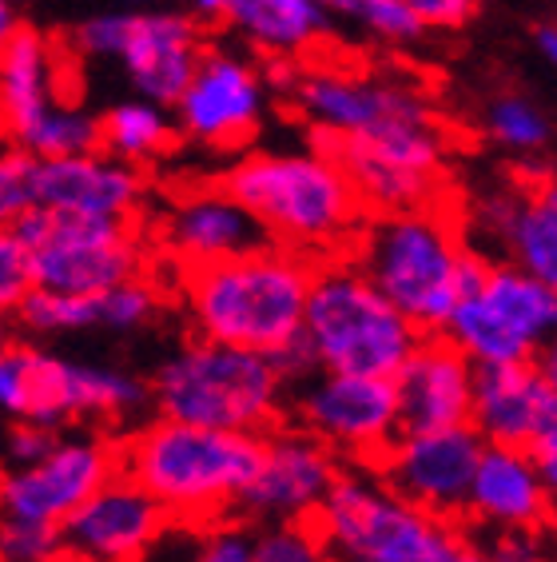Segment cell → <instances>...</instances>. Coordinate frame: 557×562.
<instances>
[{
  "label": "cell",
  "instance_id": "obj_20",
  "mask_svg": "<svg viewBox=\"0 0 557 562\" xmlns=\"http://www.w3.org/2000/svg\"><path fill=\"white\" fill-rule=\"evenodd\" d=\"M144 195H148L144 172L107 151L36 160V207L41 212L132 224L144 207Z\"/></svg>",
  "mask_w": 557,
  "mask_h": 562
},
{
  "label": "cell",
  "instance_id": "obj_15",
  "mask_svg": "<svg viewBox=\"0 0 557 562\" xmlns=\"http://www.w3.org/2000/svg\"><path fill=\"white\" fill-rule=\"evenodd\" d=\"M120 471V447L104 435H56L53 451L33 467H9L0 475V519L60 527L92 491Z\"/></svg>",
  "mask_w": 557,
  "mask_h": 562
},
{
  "label": "cell",
  "instance_id": "obj_10",
  "mask_svg": "<svg viewBox=\"0 0 557 562\" xmlns=\"http://www.w3.org/2000/svg\"><path fill=\"white\" fill-rule=\"evenodd\" d=\"M557 327V288L525 276L514 263H486L482 283L454 307L442 336L474 368L534 363Z\"/></svg>",
  "mask_w": 557,
  "mask_h": 562
},
{
  "label": "cell",
  "instance_id": "obj_42",
  "mask_svg": "<svg viewBox=\"0 0 557 562\" xmlns=\"http://www.w3.org/2000/svg\"><path fill=\"white\" fill-rule=\"evenodd\" d=\"M525 454H530V463L537 467V475H542V483H546L549 491L557 487V431L542 435V439H534V443L525 447Z\"/></svg>",
  "mask_w": 557,
  "mask_h": 562
},
{
  "label": "cell",
  "instance_id": "obj_7",
  "mask_svg": "<svg viewBox=\"0 0 557 562\" xmlns=\"http://www.w3.org/2000/svg\"><path fill=\"white\" fill-rule=\"evenodd\" d=\"M303 336L319 371L395 379L422 331L354 268V260H327L311 271Z\"/></svg>",
  "mask_w": 557,
  "mask_h": 562
},
{
  "label": "cell",
  "instance_id": "obj_2",
  "mask_svg": "<svg viewBox=\"0 0 557 562\" xmlns=\"http://www.w3.org/2000/svg\"><path fill=\"white\" fill-rule=\"evenodd\" d=\"M219 188L263 227L268 244L299 256L346 248L366 220L346 172L319 148L251 151L227 168Z\"/></svg>",
  "mask_w": 557,
  "mask_h": 562
},
{
  "label": "cell",
  "instance_id": "obj_26",
  "mask_svg": "<svg viewBox=\"0 0 557 562\" xmlns=\"http://www.w3.org/2000/svg\"><path fill=\"white\" fill-rule=\"evenodd\" d=\"M502 251L514 268L557 288V192L549 180H530L505 227Z\"/></svg>",
  "mask_w": 557,
  "mask_h": 562
},
{
  "label": "cell",
  "instance_id": "obj_39",
  "mask_svg": "<svg viewBox=\"0 0 557 562\" xmlns=\"http://www.w3.org/2000/svg\"><path fill=\"white\" fill-rule=\"evenodd\" d=\"M486 554H490L493 562H549L542 527L498 530V539H493V547Z\"/></svg>",
  "mask_w": 557,
  "mask_h": 562
},
{
  "label": "cell",
  "instance_id": "obj_33",
  "mask_svg": "<svg viewBox=\"0 0 557 562\" xmlns=\"http://www.w3.org/2000/svg\"><path fill=\"white\" fill-rule=\"evenodd\" d=\"M251 562H331L319 530L307 522H263L251 535Z\"/></svg>",
  "mask_w": 557,
  "mask_h": 562
},
{
  "label": "cell",
  "instance_id": "obj_43",
  "mask_svg": "<svg viewBox=\"0 0 557 562\" xmlns=\"http://www.w3.org/2000/svg\"><path fill=\"white\" fill-rule=\"evenodd\" d=\"M187 4H192L187 16L200 24H219L231 16V9H236V0H187Z\"/></svg>",
  "mask_w": 557,
  "mask_h": 562
},
{
  "label": "cell",
  "instance_id": "obj_18",
  "mask_svg": "<svg viewBox=\"0 0 557 562\" xmlns=\"http://www.w3.org/2000/svg\"><path fill=\"white\" fill-rule=\"evenodd\" d=\"M168 527V515L116 471L56 527V535L60 551L76 562H148Z\"/></svg>",
  "mask_w": 557,
  "mask_h": 562
},
{
  "label": "cell",
  "instance_id": "obj_8",
  "mask_svg": "<svg viewBox=\"0 0 557 562\" xmlns=\"http://www.w3.org/2000/svg\"><path fill=\"white\" fill-rule=\"evenodd\" d=\"M311 527L339 562H446L458 547L451 522L390 491L375 467L339 471Z\"/></svg>",
  "mask_w": 557,
  "mask_h": 562
},
{
  "label": "cell",
  "instance_id": "obj_35",
  "mask_svg": "<svg viewBox=\"0 0 557 562\" xmlns=\"http://www.w3.org/2000/svg\"><path fill=\"white\" fill-rule=\"evenodd\" d=\"M36 207V156L0 140V224H16Z\"/></svg>",
  "mask_w": 557,
  "mask_h": 562
},
{
  "label": "cell",
  "instance_id": "obj_31",
  "mask_svg": "<svg viewBox=\"0 0 557 562\" xmlns=\"http://www.w3.org/2000/svg\"><path fill=\"white\" fill-rule=\"evenodd\" d=\"M16 319L29 331H36V336H68V331H92V327H100L96 295H65L44 292V288L29 292V300L16 307Z\"/></svg>",
  "mask_w": 557,
  "mask_h": 562
},
{
  "label": "cell",
  "instance_id": "obj_5",
  "mask_svg": "<svg viewBox=\"0 0 557 562\" xmlns=\"http://www.w3.org/2000/svg\"><path fill=\"white\" fill-rule=\"evenodd\" d=\"M351 180L363 212H407L442 200V172L451 132L414 80L402 85L390 109L343 140L319 144Z\"/></svg>",
  "mask_w": 557,
  "mask_h": 562
},
{
  "label": "cell",
  "instance_id": "obj_12",
  "mask_svg": "<svg viewBox=\"0 0 557 562\" xmlns=\"http://www.w3.org/2000/svg\"><path fill=\"white\" fill-rule=\"evenodd\" d=\"M16 232L33 251L36 288L65 295H100L116 283L144 276V244L132 224L41 212L16 220Z\"/></svg>",
  "mask_w": 557,
  "mask_h": 562
},
{
  "label": "cell",
  "instance_id": "obj_44",
  "mask_svg": "<svg viewBox=\"0 0 557 562\" xmlns=\"http://www.w3.org/2000/svg\"><path fill=\"white\" fill-rule=\"evenodd\" d=\"M534 44H537V53L546 56V65H554V60H557V29H554V24H537Z\"/></svg>",
  "mask_w": 557,
  "mask_h": 562
},
{
  "label": "cell",
  "instance_id": "obj_34",
  "mask_svg": "<svg viewBox=\"0 0 557 562\" xmlns=\"http://www.w3.org/2000/svg\"><path fill=\"white\" fill-rule=\"evenodd\" d=\"M96 312L100 327H107V331H139V327H148L160 315V288L148 283L144 276L116 283V288L96 295Z\"/></svg>",
  "mask_w": 557,
  "mask_h": 562
},
{
  "label": "cell",
  "instance_id": "obj_22",
  "mask_svg": "<svg viewBox=\"0 0 557 562\" xmlns=\"http://www.w3.org/2000/svg\"><path fill=\"white\" fill-rule=\"evenodd\" d=\"M402 431H442L470 423L474 363L446 336H422L395 375Z\"/></svg>",
  "mask_w": 557,
  "mask_h": 562
},
{
  "label": "cell",
  "instance_id": "obj_21",
  "mask_svg": "<svg viewBox=\"0 0 557 562\" xmlns=\"http://www.w3.org/2000/svg\"><path fill=\"white\" fill-rule=\"evenodd\" d=\"M156 239H160L163 256L180 263L183 271L231 260V256L268 244L263 227L247 216L224 188H192V192L175 195L156 224Z\"/></svg>",
  "mask_w": 557,
  "mask_h": 562
},
{
  "label": "cell",
  "instance_id": "obj_23",
  "mask_svg": "<svg viewBox=\"0 0 557 562\" xmlns=\"http://www.w3.org/2000/svg\"><path fill=\"white\" fill-rule=\"evenodd\" d=\"M554 491L542 483L537 467L522 447H482L478 467L470 475L466 491V510L470 519L486 522L493 530L514 527H546L554 507H549Z\"/></svg>",
  "mask_w": 557,
  "mask_h": 562
},
{
  "label": "cell",
  "instance_id": "obj_28",
  "mask_svg": "<svg viewBox=\"0 0 557 562\" xmlns=\"http://www.w3.org/2000/svg\"><path fill=\"white\" fill-rule=\"evenodd\" d=\"M148 562H251V530L239 522H207V527H168Z\"/></svg>",
  "mask_w": 557,
  "mask_h": 562
},
{
  "label": "cell",
  "instance_id": "obj_36",
  "mask_svg": "<svg viewBox=\"0 0 557 562\" xmlns=\"http://www.w3.org/2000/svg\"><path fill=\"white\" fill-rule=\"evenodd\" d=\"M36 288L33 251L12 224H0V315H16L29 292Z\"/></svg>",
  "mask_w": 557,
  "mask_h": 562
},
{
  "label": "cell",
  "instance_id": "obj_30",
  "mask_svg": "<svg viewBox=\"0 0 557 562\" xmlns=\"http://www.w3.org/2000/svg\"><path fill=\"white\" fill-rule=\"evenodd\" d=\"M486 136L518 160H534L554 140V124L537 100L522 92H505L486 109Z\"/></svg>",
  "mask_w": 557,
  "mask_h": 562
},
{
  "label": "cell",
  "instance_id": "obj_9",
  "mask_svg": "<svg viewBox=\"0 0 557 562\" xmlns=\"http://www.w3.org/2000/svg\"><path fill=\"white\" fill-rule=\"evenodd\" d=\"M148 403V383L107 363L48 356L33 344L0 351V415L65 431L72 419H124Z\"/></svg>",
  "mask_w": 557,
  "mask_h": 562
},
{
  "label": "cell",
  "instance_id": "obj_37",
  "mask_svg": "<svg viewBox=\"0 0 557 562\" xmlns=\"http://www.w3.org/2000/svg\"><path fill=\"white\" fill-rule=\"evenodd\" d=\"M60 551L56 527L24 519H0V562H36Z\"/></svg>",
  "mask_w": 557,
  "mask_h": 562
},
{
  "label": "cell",
  "instance_id": "obj_32",
  "mask_svg": "<svg viewBox=\"0 0 557 562\" xmlns=\"http://www.w3.org/2000/svg\"><path fill=\"white\" fill-rule=\"evenodd\" d=\"M331 21L354 24L359 33L383 44H414L422 36V24L407 12L402 0H319Z\"/></svg>",
  "mask_w": 557,
  "mask_h": 562
},
{
  "label": "cell",
  "instance_id": "obj_40",
  "mask_svg": "<svg viewBox=\"0 0 557 562\" xmlns=\"http://www.w3.org/2000/svg\"><path fill=\"white\" fill-rule=\"evenodd\" d=\"M56 435L60 431H48V427H36V423H16L9 435V467H33L41 463L44 454L53 451Z\"/></svg>",
  "mask_w": 557,
  "mask_h": 562
},
{
  "label": "cell",
  "instance_id": "obj_4",
  "mask_svg": "<svg viewBox=\"0 0 557 562\" xmlns=\"http://www.w3.org/2000/svg\"><path fill=\"white\" fill-rule=\"evenodd\" d=\"M466 239L439 204L383 212L354 236V268L375 283L422 336H442L462 300Z\"/></svg>",
  "mask_w": 557,
  "mask_h": 562
},
{
  "label": "cell",
  "instance_id": "obj_48",
  "mask_svg": "<svg viewBox=\"0 0 557 562\" xmlns=\"http://www.w3.org/2000/svg\"><path fill=\"white\" fill-rule=\"evenodd\" d=\"M36 562H76L72 554H65V551H56V554H44V559H36Z\"/></svg>",
  "mask_w": 557,
  "mask_h": 562
},
{
  "label": "cell",
  "instance_id": "obj_49",
  "mask_svg": "<svg viewBox=\"0 0 557 562\" xmlns=\"http://www.w3.org/2000/svg\"><path fill=\"white\" fill-rule=\"evenodd\" d=\"M128 4H168V0H128Z\"/></svg>",
  "mask_w": 557,
  "mask_h": 562
},
{
  "label": "cell",
  "instance_id": "obj_24",
  "mask_svg": "<svg viewBox=\"0 0 557 562\" xmlns=\"http://www.w3.org/2000/svg\"><path fill=\"white\" fill-rule=\"evenodd\" d=\"M65 60L48 36L36 29H16L0 48V132L16 144L36 120L60 104Z\"/></svg>",
  "mask_w": 557,
  "mask_h": 562
},
{
  "label": "cell",
  "instance_id": "obj_45",
  "mask_svg": "<svg viewBox=\"0 0 557 562\" xmlns=\"http://www.w3.org/2000/svg\"><path fill=\"white\" fill-rule=\"evenodd\" d=\"M21 29V16H16V4L12 0H0V48H4V41H9L12 33Z\"/></svg>",
  "mask_w": 557,
  "mask_h": 562
},
{
  "label": "cell",
  "instance_id": "obj_11",
  "mask_svg": "<svg viewBox=\"0 0 557 562\" xmlns=\"http://www.w3.org/2000/svg\"><path fill=\"white\" fill-rule=\"evenodd\" d=\"M76 48L92 60H116L139 100L172 109L204 56V29L187 12H100L76 29Z\"/></svg>",
  "mask_w": 557,
  "mask_h": 562
},
{
  "label": "cell",
  "instance_id": "obj_6",
  "mask_svg": "<svg viewBox=\"0 0 557 562\" xmlns=\"http://www.w3.org/2000/svg\"><path fill=\"white\" fill-rule=\"evenodd\" d=\"M148 400L156 403L160 419L268 435L287 412V383L271 356L215 339H192L160 363Z\"/></svg>",
  "mask_w": 557,
  "mask_h": 562
},
{
  "label": "cell",
  "instance_id": "obj_16",
  "mask_svg": "<svg viewBox=\"0 0 557 562\" xmlns=\"http://www.w3.org/2000/svg\"><path fill=\"white\" fill-rule=\"evenodd\" d=\"M482 447L486 443L470 423L442 427V431H402L386 447L375 471L407 503L451 522L466 510V491H470V475Z\"/></svg>",
  "mask_w": 557,
  "mask_h": 562
},
{
  "label": "cell",
  "instance_id": "obj_14",
  "mask_svg": "<svg viewBox=\"0 0 557 562\" xmlns=\"http://www.w3.org/2000/svg\"><path fill=\"white\" fill-rule=\"evenodd\" d=\"M268 92L259 72L236 48H204L192 80L175 97V132L207 151H236L251 144L268 116Z\"/></svg>",
  "mask_w": 557,
  "mask_h": 562
},
{
  "label": "cell",
  "instance_id": "obj_17",
  "mask_svg": "<svg viewBox=\"0 0 557 562\" xmlns=\"http://www.w3.org/2000/svg\"><path fill=\"white\" fill-rule=\"evenodd\" d=\"M339 454L303 427H271L251 487L236 507L255 522H307L339 479Z\"/></svg>",
  "mask_w": 557,
  "mask_h": 562
},
{
  "label": "cell",
  "instance_id": "obj_47",
  "mask_svg": "<svg viewBox=\"0 0 557 562\" xmlns=\"http://www.w3.org/2000/svg\"><path fill=\"white\" fill-rule=\"evenodd\" d=\"M12 344V336H9V315H0V351Z\"/></svg>",
  "mask_w": 557,
  "mask_h": 562
},
{
  "label": "cell",
  "instance_id": "obj_25",
  "mask_svg": "<svg viewBox=\"0 0 557 562\" xmlns=\"http://www.w3.org/2000/svg\"><path fill=\"white\" fill-rule=\"evenodd\" d=\"M224 24L268 60H303L331 41V16L319 0H236Z\"/></svg>",
  "mask_w": 557,
  "mask_h": 562
},
{
  "label": "cell",
  "instance_id": "obj_29",
  "mask_svg": "<svg viewBox=\"0 0 557 562\" xmlns=\"http://www.w3.org/2000/svg\"><path fill=\"white\" fill-rule=\"evenodd\" d=\"M12 144V140H9ZM16 148H24L36 160H60V156H88L100 151V116L88 112L84 104L60 100L44 120H36L33 128L24 132Z\"/></svg>",
  "mask_w": 557,
  "mask_h": 562
},
{
  "label": "cell",
  "instance_id": "obj_19",
  "mask_svg": "<svg viewBox=\"0 0 557 562\" xmlns=\"http://www.w3.org/2000/svg\"><path fill=\"white\" fill-rule=\"evenodd\" d=\"M470 427L490 447H530L557 431L554 363H498L474 368Z\"/></svg>",
  "mask_w": 557,
  "mask_h": 562
},
{
  "label": "cell",
  "instance_id": "obj_1",
  "mask_svg": "<svg viewBox=\"0 0 557 562\" xmlns=\"http://www.w3.org/2000/svg\"><path fill=\"white\" fill-rule=\"evenodd\" d=\"M263 459V435L156 419L120 447L128 475L175 527H207L236 507Z\"/></svg>",
  "mask_w": 557,
  "mask_h": 562
},
{
  "label": "cell",
  "instance_id": "obj_27",
  "mask_svg": "<svg viewBox=\"0 0 557 562\" xmlns=\"http://www.w3.org/2000/svg\"><path fill=\"white\" fill-rule=\"evenodd\" d=\"M175 144V120L163 104L151 100H124L100 116V148L124 164H151L168 156Z\"/></svg>",
  "mask_w": 557,
  "mask_h": 562
},
{
  "label": "cell",
  "instance_id": "obj_13",
  "mask_svg": "<svg viewBox=\"0 0 557 562\" xmlns=\"http://www.w3.org/2000/svg\"><path fill=\"white\" fill-rule=\"evenodd\" d=\"M295 415L327 451L346 454L359 467H378L386 447L402 435L395 379L315 371L295 383Z\"/></svg>",
  "mask_w": 557,
  "mask_h": 562
},
{
  "label": "cell",
  "instance_id": "obj_46",
  "mask_svg": "<svg viewBox=\"0 0 557 562\" xmlns=\"http://www.w3.org/2000/svg\"><path fill=\"white\" fill-rule=\"evenodd\" d=\"M446 562H493V559L486 551H478V547H466V542L458 539V547H454Z\"/></svg>",
  "mask_w": 557,
  "mask_h": 562
},
{
  "label": "cell",
  "instance_id": "obj_38",
  "mask_svg": "<svg viewBox=\"0 0 557 562\" xmlns=\"http://www.w3.org/2000/svg\"><path fill=\"white\" fill-rule=\"evenodd\" d=\"M402 4L427 33V29H462V24H470L478 16L482 0H402Z\"/></svg>",
  "mask_w": 557,
  "mask_h": 562
},
{
  "label": "cell",
  "instance_id": "obj_41",
  "mask_svg": "<svg viewBox=\"0 0 557 562\" xmlns=\"http://www.w3.org/2000/svg\"><path fill=\"white\" fill-rule=\"evenodd\" d=\"M271 363H275V371L283 375V383L287 387H295V383H303V379H311L315 371H319V359H315V351H311V344H307V336H295L291 344H283L271 356Z\"/></svg>",
  "mask_w": 557,
  "mask_h": 562
},
{
  "label": "cell",
  "instance_id": "obj_3",
  "mask_svg": "<svg viewBox=\"0 0 557 562\" xmlns=\"http://www.w3.org/2000/svg\"><path fill=\"white\" fill-rule=\"evenodd\" d=\"M311 256L278 244L207 268L183 271V300L200 339L275 356L303 331V307L311 292Z\"/></svg>",
  "mask_w": 557,
  "mask_h": 562
}]
</instances>
